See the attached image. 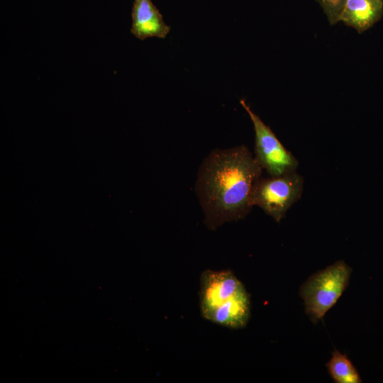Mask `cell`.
<instances>
[{
  "instance_id": "cell-1",
  "label": "cell",
  "mask_w": 383,
  "mask_h": 383,
  "mask_svg": "<svg viewBox=\"0 0 383 383\" xmlns=\"http://www.w3.org/2000/svg\"><path fill=\"white\" fill-rule=\"evenodd\" d=\"M262 171L245 145L216 149L209 154L199 169L195 184L207 228L216 230L248 214L252 207V190Z\"/></svg>"
},
{
  "instance_id": "cell-2",
  "label": "cell",
  "mask_w": 383,
  "mask_h": 383,
  "mask_svg": "<svg viewBox=\"0 0 383 383\" xmlns=\"http://www.w3.org/2000/svg\"><path fill=\"white\" fill-rule=\"evenodd\" d=\"M201 316L233 330L245 328L250 318V296L230 270L203 271L199 292Z\"/></svg>"
},
{
  "instance_id": "cell-3",
  "label": "cell",
  "mask_w": 383,
  "mask_h": 383,
  "mask_svg": "<svg viewBox=\"0 0 383 383\" xmlns=\"http://www.w3.org/2000/svg\"><path fill=\"white\" fill-rule=\"evenodd\" d=\"M352 269L339 260L311 276L300 287L305 312L317 323L338 301L348 286Z\"/></svg>"
},
{
  "instance_id": "cell-4",
  "label": "cell",
  "mask_w": 383,
  "mask_h": 383,
  "mask_svg": "<svg viewBox=\"0 0 383 383\" xmlns=\"http://www.w3.org/2000/svg\"><path fill=\"white\" fill-rule=\"evenodd\" d=\"M303 177L296 172L279 176L261 177L253 186L250 204L257 206L279 222L302 194Z\"/></svg>"
},
{
  "instance_id": "cell-5",
  "label": "cell",
  "mask_w": 383,
  "mask_h": 383,
  "mask_svg": "<svg viewBox=\"0 0 383 383\" xmlns=\"http://www.w3.org/2000/svg\"><path fill=\"white\" fill-rule=\"evenodd\" d=\"M240 104L249 115L255 131V157L269 176H279L296 172L299 162L281 143L271 128L248 105Z\"/></svg>"
},
{
  "instance_id": "cell-6",
  "label": "cell",
  "mask_w": 383,
  "mask_h": 383,
  "mask_svg": "<svg viewBox=\"0 0 383 383\" xmlns=\"http://www.w3.org/2000/svg\"><path fill=\"white\" fill-rule=\"evenodd\" d=\"M131 18V32L142 40L153 37L165 38L171 29L152 0H134Z\"/></svg>"
},
{
  "instance_id": "cell-7",
  "label": "cell",
  "mask_w": 383,
  "mask_h": 383,
  "mask_svg": "<svg viewBox=\"0 0 383 383\" xmlns=\"http://www.w3.org/2000/svg\"><path fill=\"white\" fill-rule=\"evenodd\" d=\"M382 14L383 2L381 0H346L339 21L362 33L376 23Z\"/></svg>"
},
{
  "instance_id": "cell-8",
  "label": "cell",
  "mask_w": 383,
  "mask_h": 383,
  "mask_svg": "<svg viewBox=\"0 0 383 383\" xmlns=\"http://www.w3.org/2000/svg\"><path fill=\"white\" fill-rule=\"evenodd\" d=\"M328 372L336 383H360L362 379L357 369L345 354L335 350L326 363Z\"/></svg>"
},
{
  "instance_id": "cell-9",
  "label": "cell",
  "mask_w": 383,
  "mask_h": 383,
  "mask_svg": "<svg viewBox=\"0 0 383 383\" xmlns=\"http://www.w3.org/2000/svg\"><path fill=\"white\" fill-rule=\"evenodd\" d=\"M331 24L339 21V16L346 0H318Z\"/></svg>"
},
{
  "instance_id": "cell-10",
  "label": "cell",
  "mask_w": 383,
  "mask_h": 383,
  "mask_svg": "<svg viewBox=\"0 0 383 383\" xmlns=\"http://www.w3.org/2000/svg\"><path fill=\"white\" fill-rule=\"evenodd\" d=\"M383 2V0H381Z\"/></svg>"
}]
</instances>
